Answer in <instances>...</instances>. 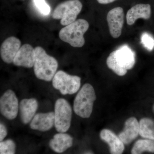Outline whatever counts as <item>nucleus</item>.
Listing matches in <instances>:
<instances>
[{
    "mask_svg": "<svg viewBox=\"0 0 154 154\" xmlns=\"http://www.w3.org/2000/svg\"><path fill=\"white\" fill-rule=\"evenodd\" d=\"M106 63L116 75L122 76L126 74L128 70L134 66L135 54L129 46L124 45L110 54Z\"/></svg>",
    "mask_w": 154,
    "mask_h": 154,
    "instance_id": "nucleus-1",
    "label": "nucleus"
},
{
    "mask_svg": "<svg viewBox=\"0 0 154 154\" xmlns=\"http://www.w3.org/2000/svg\"><path fill=\"white\" fill-rule=\"evenodd\" d=\"M36 60L33 69L34 74L38 79L50 82L53 79L58 66L57 60L46 53L40 46L35 48Z\"/></svg>",
    "mask_w": 154,
    "mask_h": 154,
    "instance_id": "nucleus-2",
    "label": "nucleus"
},
{
    "mask_svg": "<svg viewBox=\"0 0 154 154\" xmlns=\"http://www.w3.org/2000/svg\"><path fill=\"white\" fill-rule=\"evenodd\" d=\"M89 28L88 21L78 19L63 28L60 31L59 36L61 40L72 47L81 48L85 44L84 35Z\"/></svg>",
    "mask_w": 154,
    "mask_h": 154,
    "instance_id": "nucleus-3",
    "label": "nucleus"
},
{
    "mask_svg": "<svg viewBox=\"0 0 154 154\" xmlns=\"http://www.w3.org/2000/svg\"><path fill=\"white\" fill-rule=\"evenodd\" d=\"M96 96L93 86L85 84L79 91L74 102L73 109L77 115L83 118L91 116Z\"/></svg>",
    "mask_w": 154,
    "mask_h": 154,
    "instance_id": "nucleus-4",
    "label": "nucleus"
},
{
    "mask_svg": "<svg viewBox=\"0 0 154 154\" xmlns=\"http://www.w3.org/2000/svg\"><path fill=\"white\" fill-rule=\"evenodd\" d=\"M79 0H67L57 6L52 15L54 19H60V24L64 26L75 21L77 16L82 8Z\"/></svg>",
    "mask_w": 154,
    "mask_h": 154,
    "instance_id": "nucleus-5",
    "label": "nucleus"
},
{
    "mask_svg": "<svg viewBox=\"0 0 154 154\" xmlns=\"http://www.w3.org/2000/svg\"><path fill=\"white\" fill-rule=\"evenodd\" d=\"M81 79L78 76L71 75L63 71L56 73L52 79L54 88L62 95L74 94L79 90Z\"/></svg>",
    "mask_w": 154,
    "mask_h": 154,
    "instance_id": "nucleus-6",
    "label": "nucleus"
},
{
    "mask_svg": "<svg viewBox=\"0 0 154 154\" xmlns=\"http://www.w3.org/2000/svg\"><path fill=\"white\" fill-rule=\"evenodd\" d=\"M54 126L58 132H66L70 127L72 109L69 102L63 99L57 100L54 106Z\"/></svg>",
    "mask_w": 154,
    "mask_h": 154,
    "instance_id": "nucleus-7",
    "label": "nucleus"
},
{
    "mask_svg": "<svg viewBox=\"0 0 154 154\" xmlns=\"http://www.w3.org/2000/svg\"><path fill=\"white\" fill-rule=\"evenodd\" d=\"M19 101L14 91H6L0 99V110L2 115L9 120L17 117L19 111Z\"/></svg>",
    "mask_w": 154,
    "mask_h": 154,
    "instance_id": "nucleus-8",
    "label": "nucleus"
},
{
    "mask_svg": "<svg viewBox=\"0 0 154 154\" xmlns=\"http://www.w3.org/2000/svg\"><path fill=\"white\" fill-rule=\"evenodd\" d=\"M107 20L111 36L113 38L119 37L124 24L123 9L121 7H116L110 10L107 14Z\"/></svg>",
    "mask_w": 154,
    "mask_h": 154,
    "instance_id": "nucleus-9",
    "label": "nucleus"
},
{
    "mask_svg": "<svg viewBox=\"0 0 154 154\" xmlns=\"http://www.w3.org/2000/svg\"><path fill=\"white\" fill-rule=\"evenodd\" d=\"M36 57L35 48L30 44H25L21 46L17 52L13 63L17 66L30 68L34 66Z\"/></svg>",
    "mask_w": 154,
    "mask_h": 154,
    "instance_id": "nucleus-10",
    "label": "nucleus"
},
{
    "mask_svg": "<svg viewBox=\"0 0 154 154\" xmlns=\"http://www.w3.org/2000/svg\"><path fill=\"white\" fill-rule=\"evenodd\" d=\"M21 45V41L15 36H11L5 39L0 49L1 58L3 61L8 64L13 63Z\"/></svg>",
    "mask_w": 154,
    "mask_h": 154,
    "instance_id": "nucleus-11",
    "label": "nucleus"
},
{
    "mask_svg": "<svg viewBox=\"0 0 154 154\" xmlns=\"http://www.w3.org/2000/svg\"><path fill=\"white\" fill-rule=\"evenodd\" d=\"M54 125V113H38L34 116L30 122V126L32 129L41 131H46L51 129Z\"/></svg>",
    "mask_w": 154,
    "mask_h": 154,
    "instance_id": "nucleus-12",
    "label": "nucleus"
},
{
    "mask_svg": "<svg viewBox=\"0 0 154 154\" xmlns=\"http://www.w3.org/2000/svg\"><path fill=\"white\" fill-rule=\"evenodd\" d=\"M151 15V7L149 4H138L128 10L126 14L128 25H133L137 19H143L147 20Z\"/></svg>",
    "mask_w": 154,
    "mask_h": 154,
    "instance_id": "nucleus-13",
    "label": "nucleus"
},
{
    "mask_svg": "<svg viewBox=\"0 0 154 154\" xmlns=\"http://www.w3.org/2000/svg\"><path fill=\"white\" fill-rule=\"evenodd\" d=\"M139 134V123L135 117L128 118L125 123L124 129L119 134V137L125 144L134 140Z\"/></svg>",
    "mask_w": 154,
    "mask_h": 154,
    "instance_id": "nucleus-14",
    "label": "nucleus"
},
{
    "mask_svg": "<svg viewBox=\"0 0 154 154\" xmlns=\"http://www.w3.org/2000/svg\"><path fill=\"white\" fill-rule=\"evenodd\" d=\"M38 107L37 100L34 98L23 99L19 105L20 117L24 124L29 123L33 118Z\"/></svg>",
    "mask_w": 154,
    "mask_h": 154,
    "instance_id": "nucleus-15",
    "label": "nucleus"
},
{
    "mask_svg": "<svg viewBox=\"0 0 154 154\" xmlns=\"http://www.w3.org/2000/svg\"><path fill=\"white\" fill-rule=\"evenodd\" d=\"M100 136L101 139L109 146L110 153H122L125 149L124 143L113 131L109 129H103L100 132Z\"/></svg>",
    "mask_w": 154,
    "mask_h": 154,
    "instance_id": "nucleus-16",
    "label": "nucleus"
},
{
    "mask_svg": "<svg viewBox=\"0 0 154 154\" xmlns=\"http://www.w3.org/2000/svg\"><path fill=\"white\" fill-rule=\"evenodd\" d=\"M73 138L69 135L60 133L54 135L49 142V146L54 151L62 153L72 146Z\"/></svg>",
    "mask_w": 154,
    "mask_h": 154,
    "instance_id": "nucleus-17",
    "label": "nucleus"
},
{
    "mask_svg": "<svg viewBox=\"0 0 154 154\" xmlns=\"http://www.w3.org/2000/svg\"><path fill=\"white\" fill-rule=\"evenodd\" d=\"M139 134L144 138L154 140V122L151 119L144 118L139 122Z\"/></svg>",
    "mask_w": 154,
    "mask_h": 154,
    "instance_id": "nucleus-18",
    "label": "nucleus"
},
{
    "mask_svg": "<svg viewBox=\"0 0 154 154\" xmlns=\"http://www.w3.org/2000/svg\"><path fill=\"white\" fill-rule=\"evenodd\" d=\"M154 152V140L150 139H141L137 140L131 151L132 154H140L144 152Z\"/></svg>",
    "mask_w": 154,
    "mask_h": 154,
    "instance_id": "nucleus-19",
    "label": "nucleus"
},
{
    "mask_svg": "<svg viewBox=\"0 0 154 154\" xmlns=\"http://www.w3.org/2000/svg\"><path fill=\"white\" fill-rule=\"evenodd\" d=\"M16 152V144L14 141L8 139L0 143V154H14Z\"/></svg>",
    "mask_w": 154,
    "mask_h": 154,
    "instance_id": "nucleus-20",
    "label": "nucleus"
},
{
    "mask_svg": "<svg viewBox=\"0 0 154 154\" xmlns=\"http://www.w3.org/2000/svg\"><path fill=\"white\" fill-rule=\"evenodd\" d=\"M33 2L39 13L42 15L46 16L50 14V7L45 0H33Z\"/></svg>",
    "mask_w": 154,
    "mask_h": 154,
    "instance_id": "nucleus-21",
    "label": "nucleus"
},
{
    "mask_svg": "<svg viewBox=\"0 0 154 154\" xmlns=\"http://www.w3.org/2000/svg\"><path fill=\"white\" fill-rule=\"evenodd\" d=\"M142 44L147 49L151 51L154 48V38L149 33L144 32L141 37Z\"/></svg>",
    "mask_w": 154,
    "mask_h": 154,
    "instance_id": "nucleus-22",
    "label": "nucleus"
},
{
    "mask_svg": "<svg viewBox=\"0 0 154 154\" xmlns=\"http://www.w3.org/2000/svg\"><path fill=\"white\" fill-rule=\"evenodd\" d=\"M8 131L5 126L3 123L0 124V141H2L7 136Z\"/></svg>",
    "mask_w": 154,
    "mask_h": 154,
    "instance_id": "nucleus-23",
    "label": "nucleus"
},
{
    "mask_svg": "<svg viewBox=\"0 0 154 154\" xmlns=\"http://www.w3.org/2000/svg\"><path fill=\"white\" fill-rule=\"evenodd\" d=\"M116 0H97L100 4H103V5H106V4H110L112 2H113L114 1Z\"/></svg>",
    "mask_w": 154,
    "mask_h": 154,
    "instance_id": "nucleus-24",
    "label": "nucleus"
},
{
    "mask_svg": "<svg viewBox=\"0 0 154 154\" xmlns=\"http://www.w3.org/2000/svg\"><path fill=\"white\" fill-rule=\"evenodd\" d=\"M152 109H153V112L154 113V104L153 106Z\"/></svg>",
    "mask_w": 154,
    "mask_h": 154,
    "instance_id": "nucleus-25",
    "label": "nucleus"
}]
</instances>
